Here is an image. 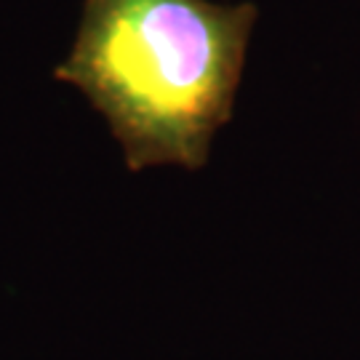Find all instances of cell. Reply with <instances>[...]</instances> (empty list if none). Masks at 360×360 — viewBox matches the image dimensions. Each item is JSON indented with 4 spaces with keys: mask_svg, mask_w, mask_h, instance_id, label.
<instances>
[{
    "mask_svg": "<svg viewBox=\"0 0 360 360\" xmlns=\"http://www.w3.org/2000/svg\"><path fill=\"white\" fill-rule=\"evenodd\" d=\"M254 22V3L86 0L53 77L102 112L129 171H198L232 117Z\"/></svg>",
    "mask_w": 360,
    "mask_h": 360,
    "instance_id": "6da1fadb",
    "label": "cell"
}]
</instances>
